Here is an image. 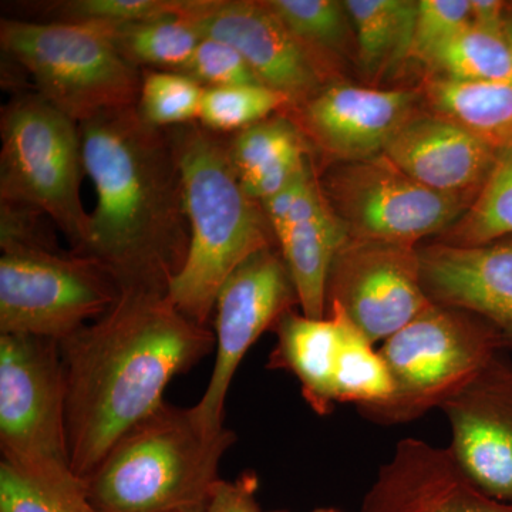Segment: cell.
I'll list each match as a JSON object with an SVG mask.
<instances>
[{
  "label": "cell",
  "instance_id": "cell-16",
  "mask_svg": "<svg viewBox=\"0 0 512 512\" xmlns=\"http://www.w3.org/2000/svg\"><path fill=\"white\" fill-rule=\"evenodd\" d=\"M360 512H512L484 493L448 447L407 437L380 467Z\"/></svg>",
  "mask_w": 512,
  "mask_h": 512
},
{
  "label": "cell",
  "instance_id": "cell-37",
  "mask_svg": "<svg viewBox=\"0 0 512 512\" xmlns=\"http://www.w3.org/2000/svg\"><path fill=\"white\" fill-rule=\"evenodd\" d=\"M471 25L490 32H507V3L495 0H470Z\"/></svg>",
  "mask_w": 512,
  "mask_h": 512
},
{
  "label": "cell",
  "instance_id": "cell-35",
  "mask_svg": "<svg viewBox=\"0 0 512 512\" xmlns=\"http://www.w3.org/2000/svg\"><path fill=\"white\" fill-rule=\"evenodd\" d=\"M0 211H2L0 212L2 252L12 251V249L59 251L39 222L45 215L33 208L10 204V202H0Z\"/></svg>",
  "mask_w": 512,
  "mask_h": 512
},
{
  "label": "cell",
  "instance_id": "cell-29",
  "mask_svg": "<svg viewBox=\"0 0 512 512\" xmlns=\"http://www.w3.org/2000/svg\"><path fill=\"white\" fill-rule=\"evenodd\" d=\"M289 109L284 94L262 84L205 89L198 123L214 133L235 134Z\"/></svg>",
  "mask_w": 512,
  "mask_h": 512
},
{
  "label": "cell",
  "instance_id": "cell-36",
  "mask_svg": "<svg viewBox=\"0 0 512 512\" xmlns=\"http://www.w3.org/2000/svg\"><path fill=\"white\" fill-rule=\"evenodd\" d=\"M259 477L245 471L234 481L218 480L205 512H262L258 503Z\"/></svg>",
  "mask_w": 512,
  "mask_h": 512
},
{
  "label": "cell",
  "instance_id": "cell-31",
  "mask_svg": "<svg viewBox=\"0 0 512 512\" xmlns=\"http://www.w3.org/2000/svg\"><path fill=\"white\" fill-rule=\"evenodd\" d=\"M0 512H97L84 485H57L35 480L0 464Z\"/></svg>",
  "mask_w": 512,
  "mask_h": 512
},
{
  "label": "cell",
  "instance_id": "cell-2",
  "mask_svg": "<svg viewBox=\"0 0 512 512\" xmlns=\"http://www.w3.org/2000/svg\"><path fill=\"white\" fill-rule=\"evenodd\" d=\"M79 127L97 202L77 254L99 261L121 291L168 292L187 259L190 225L167 131L136 106L101 111Z\"/></svg>",
  "mask_w": 512,
  "mask_h": 512
},
{
  "label": "cell",
  "instance_id": "cell-1",
  "mask_svg": "<svg viewBox=\"0 0 512 512\" xmlns=\"http://www.w3.org/2000/svg\"><path fill=\"white\" fill-rule=\"evenodd\" d=\"M73 473L86 480L110 448L156 412L175 376L215 349V333L167 292L121 291L106 315L59 343Z\"/></svg>",
  "mask_w": 512,
  "mask_h": 512
},
{
  "label": "cell",
  "instance_id": "cell-26",
  "mask_svg": "<svg viewBox=\"0 0 512 512\" xmlns=\"http://www.w3.org/2000/svg\"><path fill=\"white\" fill-rule=\"evenodd\" d=\"M512 235V147L500 151L470 207L447 231L441 244L476 247Z\"/></svg>",
  "mask_w": 512,
  "mask_h": 512
},
{
  "label": "cell",
  "instance_id": "cell-19",
  "mask_svg": "<svg viewBox=\"0 0 512 512\" xmlns=\"http://www.w3.org/2000/svg\"><path fill=\"white\" fill-rule=\"evenodd\" d=\"M276 345L268 369L292 373L301 384L302 396L319 416H328L336 404L335 376L340 329L332 315L309 318L286 312L274 326Z\"/></svg>",
  "mask_w": 512,
  "mask_h": 512
},
{
  "label": "cell",
  "instance_id": "cell-24",
  "mask_svg": "<svg viewBox=\"0 0 512 512\" xmlns=\"http://www.w3.org/2000/svg\"><path fill=\"white\" fill-rule=\"evenodd\" d=\"M338 320L340 346L336 366V402L353 403L360 413L382 407L392 399L394 384L380 349L336 303L328 315Z\"/></svg>",
  "mask_w": 512,
  "mask_h": 512
},
{
  "label": "cell",
  "instance_id": "cell-13",
  "mask_svg": "<svg viewBox=\"0 0 512 512\" xmlns=\"http://www.w3.org/2000/svg\"><path fill=\"white\" fill-rule=\"evenodd\" d=\"M177 13L202 37L234 47L256 79L284 94L291 109L302 106L326 86L328 70L289 32L265 0H178Z\"/></svg>",
  "mask_w": 512,
  "mask_h": 512
},
{
  "label": "cell",
  "instance_id": "cell-21",
  "mask_svg": "<svg viewBox=\"0 0 512 512\" xmlns=\"http://www.w3.org/2000/svg\"><path fill=\"white\" fill-rule=\"evenodd\" d=\"M348 238L326 201L315 214L292 224L278 239L303 315L316 319L328 316L330 268Z\"/></svg>",
  "mask_w": 512,
  "mask_h": 512
},
{
  "label": "cell",
  "instance_id": "cell-7",
  "mask_svg": "<svg viewBox=\"0 0 512 512\" xmlns=\"http://www.w3.org/2000/svg\"><path fill=\"white\" fill-rule=\"evenodd\" d=\"M0 45L32 76L36 93L77 124L137 106L143 72L94 26L2 19Z\"/></svg>",
  "mask_w": 512,
  "mask_h": 512
},
{
  "label": "cell",
  "instance_id": "cell-12",
  "mask_svg": "<svg viewBox=\"0 0 512 512\" xmlns=\"http://www.w3.org/2000/svg\"><path fill=\"white\" fill-rule=\"evenodd\" d=\"M419 247L346 239L328 279V308L339 305L373 343L384 342L429 309Z\"/></svg>",
  "mask_w": 512,
  "mask_h": 512
},
{
  "label": "cell",
  "instance_id": "cell-10",
  "mask_svg": "<svg viewBox=\"0 0 512 512\" xmlns=\"http://www.w3.org/2000/svg\"><path fill=\"white\" fill-rule=\"evenodd\" d=\"M320 187L349 238L413 248L447 231L473 202L424 187L384 154L335 163Z\"/></svg>",
  "mask_w": 512,
  "mask_h": 512
},
{
  "label": "cell",
  "instance_id": "cell-22",
  "mask_svg": "<svg viewBox=\"0 0 512 512\" xmlns=\"http://www.w3.org/2000/svg\"><path fill=\"white\" fill-rule=\"evenodd\" d=\"M430 111L453 121L495 153L512 147V83L433 76L424 84Z\"/></svg>",
  "mask_w": 512,
  "mask_h": 512
},
{
  "label": "cell",
  "instance_id": "cell-14",
  "mask_svg": "<svg viewBox=\"0 0 512 512\" xmlns=\"http://www.w3.org/2000/svg\"><path fill=\"white\" fill-rule=\"evenodd\" d=\"M441 410L458 466L485 494L512 505V360L498 353Z\"/></svg>",
  "mask_w": 512,
  "mask_h": 512
},
{
  "label": "cell",
  "instance_id": "cell-30",
  "mask_svg": "<svg viewBox=\"0 0 512 512\" xmlns=\"http://www.w3.org/2000/svg\"><path fill=\"white\" fill-rule=\"evenodd\" d=\"M205 89L180 72L144 70L137 111L151 127L187 126L200 120Z\"/></svg>",
  "mask_w": 512,
  "mask_h": 512
},
{
  "label": "cell",
  "instance_id": "cell-25",
  "mask_svg": "<svg viewBox=\"0 0 512 512\" xmlns=\"http://www.w3.org/2000/svg\"><path fill=\"white\" fill-rule=\"evenodd\" d=\"M106 32L120 55L141 72H180L202 40L192 23L177 12Z\"/></svg>",
  "mask_w": 512,
  "mask_h": 512
},
{
  "label": "cell",
  "instance_id": "cell-18",
  "mask_svg": "<svg viewBox=\"0 0 512 512\" xmlns=\"http://www.w3.org/2000/svg\"><path fill=\"white\" fill-rule=\"evenodd\" d=\"M383 154L424 187L473 201L498 153L453 121L417 111Z\"/></svg>",
  "mask_w": 512,
  "mask_h": 512
},
{
  "label": "cell",
  "instance_id": "cell-32",
  "mask_svg": "<svg viewBox=\"0 0 512 512\" xmlns=\"http://www.w3.org/2000/svg\"><path fill=\"white\" fill-rule=\"evenodd\" d=\"M178 0H67L52 3L47 22L77 23L104 30L173 15Z\"/></svg>",
  "mask_w": 512,
  "mask_h": 512
},
{
  "label": "cell",
  "instance_id": "cell-33",
  "mask_svg": "<svg viewBox=\"0 0 512 512\" xmlns=\"http://www.w3.org/2000/svg\"><path fill=\"white\" fill-rule=\"evenodd\" d=\"M470 25V0H421L409 59L429 67L437 53Z\"/></svg>",
  "mask_w": 512,
  "mask_h": 512
},
{
  "label": "cell",
  "instance_id": "cell-4",
  "mask_svg": "<svg viewBox=\"0 0 512 512\" xmlns=\"http://www.w3.org/2000/svg\"><path fill=\"white\" fill-rule=\"evenodd\" d=\"M234 431L205 427L194 407L164 402L83 481L97 512H205Z\"/></svg>",
  "mask_w": 512,
  "mask_h": 512
},
{
  "label": "cell",
  "instance_id": "cell-20",
  "mask_svg": "<svg viewBox=\"0 0 512 512\" xmlns=\"http://www.w3.org/2000/svg\"><path fill=\"white\" fill-rule=\"evenodd\" d=\"M227 141L239 181L258 202L281 191L311 161V144L282 113L232 134Z\"/></svg>",
  "mask_w": 512,
  "mask_h": 512
},
{
  "label": "cell",
  "instance_id": "cell-9",
  "mask_svg": "<svg viewBox=\"0 0 512 512\" xmlns=\"http://www.w3.org/2000/svg\"><path fill=\"white\" fill-rule=\"evenodd\" d=\"M121 289L96 259L47 249L0 256V335L62 340L100 319Z\"/></svg>",
  "mask_w": 512,
  "mask_h": 512
},
{
  "label": "cell",
  "instance_id": "cell-15",
  "mask_svg": "<svg viewBox=\"0 0 512 512\" xmlns=\"http://www.w3.org/2000/svg\"><path fill=\"white\" fill-rule=\"evenodd\" d=\"M419 94L353 84H326L302 106L289 110L309 144L335 163L380 156L417 113Z\"/></svg>",
  "mask_w": 512,
  "mask_h": 512
},
{
  "label": "cell",
  "instance_id": "cell-8",
  "mask_svg": "<svg viewBox=\"0 0 512 512\" xmlns=\"http://www.w3.org/2000/svg\"><path fill=\"white\" fill-rule=\"evenodd\" d=\"M2 463L49 484H83L73 473L59 342L0 335Z\"/></svg>",
  "mask_w": 512,
  "mask_h": 512
},
{
  "label": "cell",
  "instance_id": "cell-17",
  "mask_svg": "<svg viewBox=\"0 0 512 512\" xmlns=\"http://www.w3.org/2000/svg\"><path fill=\"white\" fill-rule=\"evenodd\" d=\"M417 251L430 301L487 319L512 349V241L476 247L436 242Z\"/></svg>",
  "mask_w": 512,
  "mask_h": 512
},
{
  "label": "cell",
  "instance_id": "cell-6",
  "mask_svg": "<svg viewBox=\"0 0 512 512\" xmlns=\"http://www.w3.org/2000/svg\"><path fill=\"white\" fill-rule=\"evenodd\" d=\"M0 202L33 208L49 218L80 252L90 214L80 197L86 175L76 121L37 93L13 99L0 123Z\"/></svg>",
  "mask_w": 512,
  "mask_h": 512
},
{
  "label": "cell",
  "instance_id": "cell-11",
  "mask_svg": "<svg viewBox=\"0 0 512 512\" xmlns=\"http://www.w3.org/2000/svg\"><path fill=\"white\" fill-rule=\"evenodd\" d=\"M299 305L281 251L264 249L238 266L215 301V365L194 409L205 427L225 429V402L242 359L266 330Z\"/></svg>",
  "mask_w": 512,
  "mask_h": 512
},
{
  "label": "cell",
  "instance_id": "cell-5",
  "mask_svg": "<svg viewBox=\"0 0 512 512\" xmlns=\"http://www.w3.org/2000/svg\"><path fill=\"white\" fill-rule=\"evenodd\" d=\"M505 349L510 342L487 319L433 303L384 340L380 353L392 375L393 396L362 414L384 426L420 419L441 409Z\"/></svg>",
  "mask_w": 512,
  "mask_h": 512
},
{
  "label": "cell",
  "instance_id": "cell-34",
  "mask_svg": "<svg viewBox=\"0 0 512 512\" xmlns=\"http://www.w3.org/2000/svg\"><path fill=\"white\" fill-rule=\"evenodd\" d=\"M180 73L187 74L204 89L261 84L234 47L210 37H202Z\"/></svg>",
  "mask_w": 512,
  "mask_h": 512
},
{
  "label": "cell",
  "instance_id": "cell-28",
  "mask_svg": "<svg viewBox=\"0 0 512 512\" xmlns=\"http://www.w3.org/2000/svg\"><path fill=\"white\" fill-rule=\"evenodd\" d=\"M299 42L326 70L329 55L342 52L348 37L349 15L338 0H265Z\"/></svg>",
  "mask_w": 512,
  "mask_h": 512
},
{
  "label": "cell",
  "instance_id": "cell-38",
  "mask_svg": "<svg viewBox=\"0 0 512 512\" xmlns=\"http://www.w3.org/2000/svg\"><path fill=\"white\" fill-rule=\"evenodd\" d=\"M269 512H286V511H269ZM312 512H345L342 510H339V508H318V510H313Z\"/></svg>",
  "mask_w": 512,
  "mask_h": 512
},
{
  "label": "cell",
  "instance_id": "cell-27",
  "mask_svg": "<svg viewBox=\"0 0 512 512\" xmlns=\"http://www.w3.org/2000/svg\"><path fill=\"white\" fill-rule=\"evenodd\" d=\"M434 76L463 82L512 83V35L470 25L437 53Z\"/></svg>",
  "mask_w": 512,
  "mask_h": 512
},
{
  "label": "cell",
  "instance_id": "cell-23",
  "mask_svg": "<svg viewBox=\"0 0 512 512\" xmlns=\"http://www.w3.org/2000/svg\"><path fill=\"white\" fill-rule=\"evenodd\" d=\"M355 29L357 55L366 74L375 77L409 59L419 2L346 0Z\"/></svg>",
  "mask_w": 512,
  "mask_h": 512
},
{
  "label": "cell",
  "instance_id": "cell-3",
  "mask_svg": "<svg viewBox=\"0 0 512 512\" xmlns=\"http://www.w3.org/2000/svg\"><path fill=\"white\" fill-rule=\"evenodd\" d=\"M190 225V248L168 298L185 316L208 326L229 275L276 239L261 202L239 181L222 134L200 123L168 128Z\"/></svg>",
  "mask_w": 512,
  "mask_h": 512
}]
</instances>
